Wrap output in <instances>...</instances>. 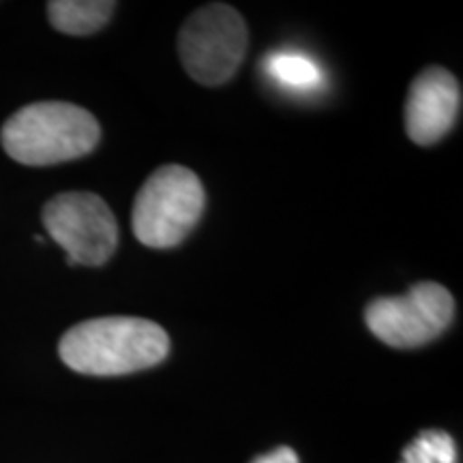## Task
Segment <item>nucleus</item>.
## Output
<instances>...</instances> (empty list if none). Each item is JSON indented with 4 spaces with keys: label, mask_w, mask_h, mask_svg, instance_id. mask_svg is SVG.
I'll use <instances>...</instances> for the list:
<instances>
[{
    "label": "nucleus",
    "mask_w": 463,
    "mask_h": 463,
    "mask_svg": "<svg viewBox=\"0 0 463 463\" xmlns=\"http://www.w3.org/2000/svg\"><path fill=\"white\" fill-rule=\"evenodd\" d=\"M170 337L157 322L144 317H92L69 328L58 354L73 372L84 375H125L165 361Z\"/></svg>",
    "instance_id": "nucleus-1"
},
{
    "label": "nucleus",
    "mask_w": 463,
    "mask_h": 463,
    "mask_svg": "<svg viewBox=\"0 0 463 463\" xmlns=\"http://www.w3.org/2000/svg\"><path fill=\"white\" fill-rule=\"evenodd\" d=\"M101 127L89 109L65 101H39L17 109L0 131L5 153L24 165H56L92 153Z\"/></svg>",
    "instance_id": "nucleus-2"
},
{
    "label": "nucleus",
    "mask_w": 463,
    "mask_h": 463,
    "mask_svg": "<svg viewBox=\"0 0 463 463\" xmlns=\"http://www.w3.org/2000/svg\"><path fill=\"white\" fill-rule=\"evenodd\" d=\"M204 206L206 191L198 174L184 165H164L137 191L133 234L150 249H172L198 225Z\"/></svg>",
    "instance_id": "nucleus-3"
},
{
    "label": "nucleus",
    "mask_w": 463,
    "mask_h": 463,
    "mask_svg": "<svg viewBox=\"0 0 463 463\" xmlns=\"http://www.w3.org/2000/svg\"><path fill=\"white\" fill-rule=\"evenodd\" d=\"M247 43V24L239 11L230 5L211 3L187 17L178 34V54L195 82L219 86L239 71Z\"/></svg>",
    "instance_id": "nucleus-4"
},
{
    "label": "nucleus",
    "mask_w": 463,
    "mask_h": 463,
    "mask_svg": "<svg viewBox=\"0 0 463 463\" xmlns=\"http://www.w3.org/2000/svg\"><path fill=\"white\" fill-rule=\"evenodd\" d=\"M455 298L436 281H422L403 297L375 298L364 309V324L382 344L419 347L438 339L453 324Z\"/></svg>",
    "instance_id": "nucleus-5"
},
{
    "label": "nucleus",
    "mask_w": 463,
    "mask_h": 463,
    "mask_svg": "<svg viewBox=\"0 0 463 463\" xmlns=\"http://www.w3.org/2000/svg\"><path fill=\"white\" fill-rule=\"evenodd\" d=\"M42 222L48 234L65 249L69 264L101 266L118 245V223L99 195L71 191L43 206Z\"/></svg>",
    "instance_id": "nucleus-6"
},
{
    "label": "nucleus",
    "mask_w": 463,
    "mask_h": 463,
    "mask_svg": "<svg viewBox=\"0 0 463 463\" xmlns=\"http://www.w3.org/2000/svg\"><path fill=\"white\" fill-rule=\"evenodd\" d=\"M461 109V86L442 67H427L414 78L405 101V131L410 140L431 146L453 129Z\"/></svg>",
    "instance_id": "nucleus-7"
},
{
    "label": "nucleus",
    "mask_w": 463,
    "mask_h": 463,
    "mask_svg": "<svg viewBox=\"0 0 463 463\" xmlns=\"http://www.w3.org/2000/svg\"><path fill=\"white\" fill-rule=\"evenodd\" d=\"M116 9L109 0H52L48 15L52 26L65 34H92L108 24Z\"/></svg>",
    "instance_id": "nucleus-8"
},
{
    "label": "nucleus",
    "mask_w": 463,
    "mask_h": 463,
    "mask_svg": "<svg viewBox=\"0 0 463 463\" xmlns=\"http://www.w3.org/2000/svg\"><path fill=\"white\" fill-rule=\"evenodd\" d=\"M264 71L289 90H314L322 82L320 65L297 52H277L264 58Z\"/></svg>",
    "instance_id": "nucleus-9"
},
{
    "label": "nucleus",
    "mask_w": 463,
    "mask_h": 463,
    "mask_svg": "<svg viewBox=\"0 0 463 463\" xmlns=\"http://www.w3.org/2000/svg\"><path fill=\"white\" fill-rule=\"evenodd\" d=\"M402 463H457V449L447 431L430 430L403 450Z\"/></svg>",
    "instance_id": "nucleus-10"
},
{
    "label": "nucleus",
    "mask_w": 463,
    "mask_h": 463,
    "mask_svg": "<svg viewBox=\"0 0 463 463\" xmlns=\"http://www.w3.org/2000/svg\"><path fill=\"white\" fill-rule=\"evenodd\" d=\"M251 463H298V455L294 453L292 449L279 447V449H275L273 453L260 455L258 459H253Z\"/></svg>",
    "instance_id": "nucleus-11"
}]
</instances>
